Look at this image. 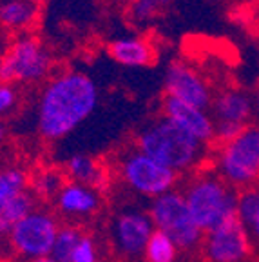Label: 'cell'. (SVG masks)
I'll list each match as a JSON object with an SVG mask.
<instances>
[{"label":"cell","mask_w":259,"mask_h":262,"mask_svg":"<svg viewBox=\"0 0 259 262\" xmlns=\"http://www.w3.org/2000/svg\"><path fill=\"white\" fill-rule=\"evenodd\" d=\"M149 217L154 228L167 235L178 250H194L203 241V231L196 226L191 211L187 208L183 193L170 189L152 199Z\"/></svg>","instance_id":"8992f818"},{"label":"cell","mask_w":259,"mask_h":262,"mask_svg":"<svg viewBox=\"0 0 259 262\" xmlns=\"http://www.w3.org/2000/svg\"><path fill=\"white\" fill-rule=\"evenodd\" d=\"M254 113L259 117V88L255 91V97H254Z\"/></svg>","instance_id":"f546056e"},{"label":"cell","mask_w":259,"mask_h":262,"mask_svg":"<svg viewBox=\"0 0 259 262\" xmlns=\"http://www.w3.org/2000/svg\"><path fill=\"white\" fill-rule=\"evenodd\" d=\"M82 237L80 229L73 228V226H65V228L58 229L57 241L51 250V257L55 262H73V253L76 250V246L80 244Z\"/></svg>","instance_id":"d6986e66"},{"label":"cell","mask_w":259,"mask_h":262,"mask_svg":"<svg viewBox=\"0 0 259 262\" xmlns=\"http://www.w3.org/2000/svg\"><path fill=\"white\" fill-rule=\"evenodd\" d=\"M216 169L232 188H250L259 180V124H247L234 140L221 144Z\"/></svg>","instance_id":"277c9868"},{"label":"cell","mask_w":259,"mask_h":262,"mask_svg":"<svg viewBox=\"0 0 259 262\" xmlns=\"http://www.w3.org/2000/svg\"><path fill=\"white\" fill-rule=\"evenodd\" d=\"M73 262H96V246L91 237H82L73 253Z\"/></svg>","instance_id":"4316f807"},{"label":"cell","mask_w":259,"mask_h":262,"mask_svg":"<svg viewBox=\"0 0 259 262\" xmlns=\"http://www.w3.org/2000/svg\"><path fill=\"white\" fill-rule=\"evenodd\" d=\"M154 233V224L147 213L125 209L118 213L113 222V241L116 250L127 258L145 255L147 242Z\"/></svg>","instance_id":"8fae6325"},{"label":"cell","mask_w":259,"mask_h":262,"mask_svg":"<svg viewBox=\"0 0 259 262\" xmlns=\"http://www.w3.org/2000/svg\"><path fill=\"white\" fill-rule=\"evenodd\" d=\"M6 38H8V33L2 29V26H0V48L4 46V42H6Z\"/></svg>","instance_id":"1f68e13d"},{"label":"cell","mask_w":259,"mask_h":262,"mask_svg":"<svg viewBox=\"0 0 259 262\" xmlns=\"http://www.w3.org/2000/svg\"><path fill=\"white\" fill-rule=\"evenodd\" d=\"M176 253H178V248L174 246V242L162 231L154 229L145 248L147 262H174Z\"/></svg>","instance_id":"ffe728a7"},{"label":"cell","mask_w":259,"mask_h":262,"mask_svg":"<svg viewBox=\"0 0 259 262\" xmlns=\"http://www.w3.org/2000/svg\"><path fill=\"white\" fill-rule=\"evenodd\" d=\"M2 70H4V57H2V51H0V82H2Z\"/></svg>","instance_id":"d6a6232c"},{"label":"cell","mask_w":259,"mask_h":262,"mask_svg":"<svg viewBox=\"0 0 259 262\" xmlns=\"http://www.w3.org/2000/svg\"><path fill=\"white\" fill-rule=\"evenodd\" d=\"M122 2H125V4H133V2H136V0H122Z\"/></svg>","instance_id":"e575fe53"},{"label":"cell","mask_w":259,"mask_h":262,"mask_svg":"<svg viewBox=\"0 0 259 262\" xmlns=\"http://www.w3.org/2000/svg\"><path fill=\"white\" fill-rule=\"evenodd\" d=\"M162 117L169 119L170 122H174L183 131H187L189 135L198 139L199 142L206 144L214 140L216 124L214 119L205 110L189 106V104L182 102V100H176V98L165 95L162 102Z\"/></svg>","instance_id":"7c38bea8"},{"label":"cell","mask_w":259,"mask_h":262,"mask_svg":"<svg viewBox=\"0 0 259 262\" xmlns=\"http://www.w3.org/2000/svg\"><path fill=\"white\" fill-rule=\"evenodd\" d=\"M183 196L196 226L203 233H209L221 221L234 215L238 204L236 188L227 184L218 173H203L192 179Z\"/></svg>","instance_id":"3957f363"},{"label":"cell","mask_w":259,"mask_h":262,"mask_svg":"<svg viewBox=\"0 0 259 262\" xmlns=\"http://www.w3.org/2000/svg\"><path fill=\"white\" fill-rule=\"evenodd\" d=\"M58 229L60 228L57 221L49 213L31 211L11 229L9 242L20 257L35 260L38 257L51 255Z\"/></svg>","instance_id":"ba28073f"},{"label":"cell","mask_w":259,"mask_h":262,"mask_svg":"<svg viewBox=\"0 0 259 262\" xmlns=\"http://www.w3.org/2000/svg\"><path fill=\"white\" fill-rule=\"evenodd\" d=\"M57 204L65 215H91L100 208V196L89 186L69 182L57 195Z\"/></svg>","instance_id":"2e32d148"},{"label":"cell","mask_w":259,"mask_h":262,"mask_svg":"<svg viewBox=\"0 0 259 262\" xmlns=\"http://www.w3.org/2000/svg\"><path fill=\"white\" fill-rule=\"evenodd\" d=\"M259 213V186H250L238 193V204H236V215L248 229L255 221Z\"/></svg>","instance_id":"7402d4cb"},{"label":"cell","mask_w":259,"mask_h":262,"mask_svg":"<svg viewBox=\"0 0 259 262\" xmlns=\"http://www.w3.org/2000/svg\"><path fill=\"white\" fill-rule=\"evenodd\" d=\"M4 70L2 82L11 84H37L51 71L53 57L40 38L35 35H16L2 51Z\"/></svg>","instance_id":"5b68a950"},{"label":"cell","mask_w":259,"mask_h":262,"mask_svg":"<svg viewBox=\"0 0 259 262\" xmlns=\"http://www.w3.org/2000/svg\"><path fill=\"white\" fill-rule=\"evenodd\" d=\"M118 166H120V177L127 184V188L143 196L156 199L170 191V188L178 180V173L147 157L136 146L127 149L120 157Z\"/></svg>","instance_id":"52a82bcc"},{"label":"cell","mask_w":259,"mask_h":262,"mask_svg":"<svg viewBox=\"0 0 259 262\" xmlns=\"http://www.w3.org/2000/svg\"><path fill=\"white\" fill-rule=\"evenodd\" d=\"M98 88L89 75L64 71L45 84L37 104V129L45 140L73 133L96 110Z\"/></svg>","instance_id":"6da1fadb"},{"label":"cell","mask_w":259,"mask_h":262,"mask_svg":"<svg viewBox=\"0 0 259 262\" xmlns=\"http://www.w3.org/2000/svg\"><path fill=\"white\" fill-rule=\"evenodd\" d=\"M28 175L20 168H6L0 171V206L11 201L13 196L25 191Z\"/></svg>","instance_id":"44dd1931"},{"label":"cell","mask_w":259,"mask_h":262,"mask_svg":"<svg viewBox=\"0 0 259 262\" xmlns=\"http://www.w3.org/2000/svg\"><path fill=\"white\" fill-rule=\"evenodd\" d=\"M20 97H18V90L11 82H0V119L9 115L16 107Z\"/></svg>","instance_id":"d4e9b609"},{"label":"cell","mask_w":259,"mask_h":262,"mask_svg":"<svg viewBox=\"0 0 259 262\" xmlns=\"http://www.w3.org/2000/svg\"><path fill=\"white\" fill-rule=\"evenodd\" d=\"M6 2H8V0H0V6H4Z\"/></svg>","instance_id":"d590c367"},{"label":"cell","mask_w":259,"mask_h":262,"mask_svg":"<svg viewBox=\"0 0 259 262\" xmlns=\"http://www.w3.org/2000/svg\"><path fill=\"white\" fill-rule=\"evenodd\" d=\"M65 169H67V175L73 179V182L89 186L93 189L100 188L103 184V179H106V173H103L100 164L87 155L71 157L65 164Z\"/></svg>","instance_id":"e0dca14e"},{"label":"cell","mask_w":259,"mask_h":262,"mask_svg":"<svg viewBox=\"0 0 259 262\" xmlns=\"http://www.w3.org/2000/svg\"><path fill=\"white\" fill-rule=\"evenodd\" d=\"M214 122H232L247 126L254 115V98L241 90H225L212 100Z\"/></svg>","instance_id":"4fadbf2b"},{"label":"cell","mask_w":259,"mask_h":262,"mask_svg":"<svg viewBox=\"0 0 259 262\" xmlns=\"http://www.w3.org/2000/svg\"><path fill=\"white\" fill-rule=\"evenodd\" d=\"M203 246L211 262H243L250 253V237L234 213L206 233Z\"/></svg>","instance_id":"9c48e42d"},{"label":"cell","mask_w":259,"mask_h":262,"mask_svg":"<svg viewBox=\"0 0 259 262\" xmlns=\"http://www.w3.org/2000/svg\"><path fill=\"white\" fill-rule=\"evenodd\" d=\"M160 4L156 0H136L129 4V18L138 26L149 24L154 16L158 15Z\"/></svg>","instance_id":"cb8c5ba5"},{"label":"cell","mask_w":259,"mask_h":262,"mask_svg":"<svg viewBox=\"0 0 259 262\" xmlns=\"http://www.w3.org/2000/svg\"><path fill=\"white\" fill-rule=\"evenodd\" d=\"M156 2H158V4H160V8H162V6H169V4H172V2H174V0H156Z\"/></svg>","instance_id":"836d02e7"},{"label":"cell","mask_w":259,"mask_h":262,"mask_svg":"<svg viewBox=\"0 0 259 262\" xmlns=\"http://www.w3.org/2000/svg\"><path fill=\"white\" fill-rule=\"evenodd\" d=\"M6 137H8V126L2 119H0V142H4Z\"/></svg>","instance_id":"f1b7e54d"},{"label":"cell","mask_w":259,"mask_h":262,"mask_svg":"<svg viewBox=\"0 0 259 262\" xmlns=\"http://www.w3.org/2000/svg\"><path fill=\"white\" fill-rule=\"evenodd\" d=\"M42 11V0H8L0 6V26L6 33L24 35L35 26Z\"/></svg>","instance_id":"5bb4252c"},{"label":"cell","mask_w":259,"mask_h":262,"mask_svg":"<svg viewBox=\"0 0 259 262\" xmlns=\"http://www.w3.org/2000/svg\"><path fill=\"white\" fill-rule=\"evenodd\" d=\"M109 55L118 64L127 68H143L154 62V48L147 38L142 37H118L109 42Z\"/></svg>","instance_id":"9a60e30c"},{"label":"cell","mask_w":259,"mask_h":262,"mask_svg":"<svg viewBox=\"0 0 259 262\" xmlns=\"http://www.w3.org/2000/svg\"><path fill=\"white\" fill-rule=\"evenodd\" d=\"M136 147L176 173L196 168L205 157V146L165 117L149 122L136 137Z\"/></svg>","instance_id":"7a4b0ae2"},{"label":"cell","mask_w":259,"mask_h":262,"mask_svg":"<svg viewBox=\"0 0 259 262\" xmlns=\"http://www.w3.org/2000/svg\"><path fill=\"white\" fill-rule=\"evenodd\" d=\"M31 262H55V260H53V257H51V255H45V257H38V258H35V260H31Z\"/></svg>","instance_id":"4dcf8cb0"},{"label":"cell","mask_w":259,"mask_h":262,"mask_svg":"<svg viewBox=\"0 0 259 262\" xmlns=\"http://www.w3.org/2000/svg\"><path fill=\"white\" fill-rule=\"evenodd\" d=\"M0 262H2V260H0Z\"/></svg>","instance_id":"8d00e7d4"},{"label":"cell","mask_w":259,"mask_h":262,"mask_svg":"<svg viewBox=\"0 0 259 262\" xmlns=\"http://www.w3.org/2000/svg\"><path fill=\"white\" fill-rule=\"evenodd\" d=\"M214 140H218L219 146L221 144H227L230 140H234L236 137L241 133L245 126H239V124H232V122H214Z\"/></svg>","instance_id":"484cf974"},{"label":"cell","mask_w":259,"mask_h":262,"mask_svg":"<svg viewBox=\"0 0 259 262\" xmlns=\"http://www.w3.org/2000/svg\"><path fill=\"white\" fill-rule=\"evenodd\" d=\"M165 93L189 106L209 110L212 106V91L206 80L183 60L170 62L165 71Z\"/></svg>","instance_id":"30bf717a"},{"label":"cell","mask_w":259,"mask_h":262,"mask_svg":"<svg viewBox=\"0 0 259 262\" xmlns=\"http://www.w3.org/2000/svg\"><path fill=\"white\" fill-rule=\"evenodd\" d=\"M247 233H248V237H252L255 242H259V213H257V217H255V221L252 222V226L247 229Z\"/></svg>","instance_id":"83f0119b"},{"label":"cell","mask_w":259,"mask_h":262,"mask_svg":"<svg viewBox=\"0 0 259 262\" xmlns=\"http://www.w3.org/2000/svg\"><path fill=\"white\" fill-rule=\"evenodd\" d=\"M33 188L42 196H57L64 188V177L60 171H42L33 180Z\"/></svg>","instance_id":"603a6c76"},{"label":"cell","mask_w":259,"mask_h":262,"mask_svg":"<svg viewBox=\"0 0 259 262\" xmlns=\"http://www.w3.org/2000/svg\"><path fill=\"white\" fill-rule=\"evenodd\" d=\"M33 206L35 202L28 191L18 193L11 201L0 206V237H4V235L9 237L11 229L33 211Z\"/></svg>","instance_id":"ac0fdd59"}]
</instances>
